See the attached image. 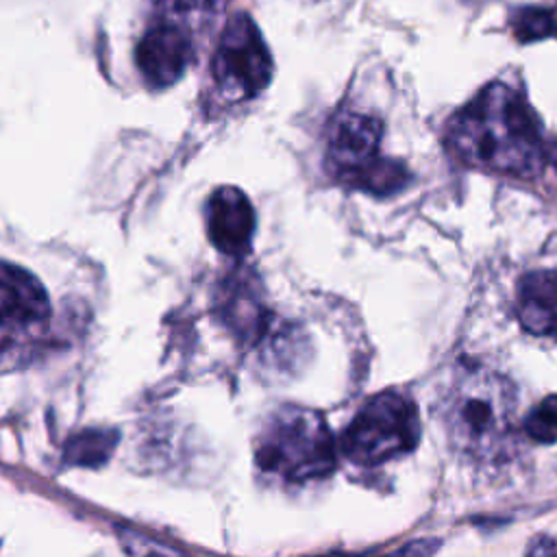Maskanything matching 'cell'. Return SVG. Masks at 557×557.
I'll return each mask as SVG.
<instances>
[{"label":"cell","mask_w":557,"mask_h":557,"mask_svg":"<svg viewBox=\"0 0 557 557\" xmlns=\"http://www.w3.org/2000/svg\"><path fill=\"white\" fill-rule=\"evenodd\" d=\"M450 152L483 172L533 178L546 161V144L531 104L509 85L494 81L446 124Z\"/></svg>","instance_id":"1"},{"label":"cell","mask_w":557,"mask_h":557,"mask_svg":"<svg viewBox=\"0 0 557 557\" xmlns=\"http://www.w3.org/2000/svg\"><path fill=\"white\" fill-rule=\"evenodd\" d=\"M513 383L485 366H461L440 398L448 444L472 461H498L516 440Z\"/></svg>","instance_id":"2"},{"label":"cell","mask_w":557,"mask_h":557,"mask_svg":"<svg viewBox=\"0 0 557 557\" xmlns=\"http://www.w3.org/2000/svg\"><path fill=\"white\" fill-rule=\"evenodd\" d=\"M337 448L326 420L307 407L285 405L272 411L255 440V463L292 483L333 472Z\"/></svg>","instance_id":"3"},{"label":"cell","mask_w":557,"mask_h":557,"mask_svg":"<svg viewBox=\"0 0 557 557\" xmlns=\"http://www.w3.org/2000/svg\"><path fill=\"white\" fill-rule=\"evenodd\" d=\"M383 124L361 111H339L329 126L326 165L329 172L352 189L372 196H392L409 183L405 163L381 157Z\"/></svg>","instance_id":"4"},{"label":"cell","mask_w":557,"mask_h":557,"mask_svg":"<svg viewBox=\"0 0 557 557\" xmlns=\"http://www.w3.org/2000/svg\"><path fill=\"white\" fill-rule=\"evenodd\" d=\"M420 416L413 400L400 392L368 398L344 429L342 455L357 466H379L416 448Z\"/></svg>","instance_id":"5"},{"label":"cell","mask_w":557,"mask_h":557,"mask_svg":"<svg viewBox=\"0 0 557 557\" xmlns=\"http://www.w3.org/2000/svg\"><path fill=\"white\" fill-rule=\"evenodd\" d=\"M211 70L220 91L231 100L252 98L268 87L272 57L248 13H235L226 22Z\"/></svg>","instance_id":"6"},{"label":"cell","mask_w":557,"mask_h":557,"mask_svg":"<svg viewBox=\"0 0 557 557\" xmlns=\"http://www.w3.org/2000/svg\"><path fill=\"white\" fill-rule=\"evenodd\" d=\"M135 61L148 87L165 89L174 85L194 61L189 30L170 17L154 20L139 37Z\"/></svg>","instance_id":"7"},{"label":"cell","mask_w":557,"mask_h":557,"mask_svg":"<svg viewBox=\"0 0 557 557\" xmlns=\"http://www.w3.org/2000/svg\"><path fill=\"white\" fill-rule=\"evenodd\" d=\"M207 235L213 248L226 257L242 259L252 248L255 209L248 196L231 185L218 187L207 200Z\"/></svg>","instance_id":"8"},{"label":"cell","mask_w":557,"mask_h":557,"mask_svg":"<svg viewBox=\"0 0 557 557\" xmlns=\"http://www.w3.org/2000/svg\"><path fill=\"white\" fill-rule=\"evenodd\" d=\"M50 318V298L41 281L22 265L0 259V324L35 326Z\"/></svg>","instance_id":"9"},{"label":"cell","mask_w":557,"mask_h":557,"mask_svg":"<svg viewBox=\"0 0 557 557\" xmlns=\"http://www.w3.org/2000/svg\"><path fill=\"white\" fill-rule=\"evenodd\" d=\"M516 315L537 337H557V272L533 270L518 283Z\"/></svg>","instance_id":"10"},{"label":"cell","mask_w":557,"mask_h":557,"mask_svg":"<svg viewBox=\"0 0 557 557\" xmlns=\"http://www.w3.org/2000/svg\"><path fill=\"white\" fill-rule=\"evenodd\" d=\"M218 311L224 324L244 342H261L270 331V318L248 276L233 274L220 289Z\"/></svg>","instance_id":"11"},{"label":"cell","mask_w":557,"mask_h":557,"mask_svg":"<svg viewBox=\"0 0 557 557\" xmlns=\"http://www.w3.org/2000/svg\"><path fill=\"white\" fill-rule=\"evenodd\" d=\"M117 442H120V433L115 429H109V426L83 429L70 435V440L65 442L63 461L76 468H100L111 459Z\"/></svg>","instance_id":"12"},{"label":"cell","mask_w":557,"mask_h":557,"mask_svg":"<svg viewBox=\"0 0 557 557\" xmlns=\"http://www.w3.org/2000/svg\"><path fill=\"white\" fill-rule=\"evenodd\" d=\"M509 26L513 37L522 44L550 39L557 37V11L546 7H520L509 15Z\"/></svg>","instance_id":"13"},{"label":"cell","mask_w":557,"mask_h":557,"mask_svg":"<svg viewBox=\"0 0 557 557\" xmlns=\"http://www.w3.org/2000/svg\"><path fill=\"white\" fill-rule=\"evenodd\" d=\"M527 435L537 444L557 442V394L542 398L524 420Z\"/></svg>","instance_id":"14"},{"label":"cell","mask_w":557,"mask_h":557,"mask_svg":"<svg viewBox=\"0 0 557 557\" xmlns=\"http://www.w3.org/2000/svg\"><path fill=\"white\" fill-rule=\"evenodd\" d=\"M117 540L128 557H189L183 550L135 529H120Z\"/></svg>","instance_id":"15"},{"label":"cell","mask_w":557,"mask_h":557,"mask_svg":"<svg viewBox=\"0 0 557 557\" xmlns=\"http://www.w3.org/2000/svg\"><path fill=\"white\" fill-rule=\"evenodd\" d=\"M440 546H442V542L437 537H429V540L420 537V540L398 546L396 550H392L389 555H383V557H431L433 553H437Z\"/></svg>","instance_id":"16"},{"label":"cell","mask_w":557,"mask_h":557,"mask_svg":"<svg viewBox=\"0 0 557 557\" xmlns=\"http://www.w3.org/2000/svg\"><path fill=\"white\" fill-rule=\"evenodd\" d=\"M161 2L176 13H215L228 0H161Z\"/></svg>","instance_id":"17"},{"label":"cell","mask_w":557,"mask_h":557,"mask_svg":"<svg viewBox=\"0 0 557 557\" xmlns=\"http://www.w3.org/2000/svg\"><path fill=\"white\" fill-rule=\"evenodd\" d=\"M527 557H557V546L550 537L537 535L527 546Z\"/></svg>","instance_id":"18"},{"label":"cell","mask_w":557,"mask_h":557,"mask_svg":"<svg viewBox=\"0 0 557 557\" xmlns=\"http://www.w3.org/2000/svg\"><path fill=\"white\" fill-rule=\"evenodd\" d=\"M546 157L550 159V163H553L555 170H557V141H555L550 148H546Z\"/></svg>","instance_id":"19"}]
</instances>
